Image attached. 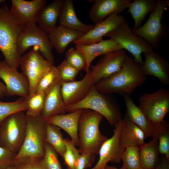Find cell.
Masks as SVG:
<instances>
[{
	"label": "cell",
	"instance_id": "cell-1",
	"mask_svg": "<svg viewBox=\"0 0 169 169\" xmlns=\"http://www.w3.org/2000/svg\"><path fill=\"white\" fill-rule=\"evenodd\" d=\"M141 64L127 55L120 69L111 76L94 84L97 90L103 94L118 93L130 95L146 80Z\"/></svg>",
	"mask_w": 169,
	"mask_h": 169
},
{
	"label": "cell",
	"instance_id": "cell-2",
	"mask_svg": "<svg viewBox=\"0 0 169 169\" xmlns=\"http://www.w3.org/2000/svg\"><path fill=\"white\" fill-rule=\"evenodd\" d=\"M24 25L12 16L5 3L0 7V51L5 62L17 70L21 57L18 52L17 43Z\"/></svg>",
	"mask_w": 169,
	"mask_h": 169
},
{
	"label": "cell",
	"instance_id": "cell-3",
	"mask_svg": "<svg viewBox=\"0 0 169 169\" xmlns=\"http://www.w3.org/2000/svg\"><path fill=\"white\" fill-rule=\"evenodd\" d=\"M103 116L100 114L88 109L82 110L78 125L79 152L98 154L102 144L108 138L102 134L100 124Z\"/></svg>",
	"mask_w": 169,
	"mask_h": 169
},
{
	"label": "cell",
	"instance_id": "cell-4",
	"mask_svg": "<svg viewBox=\"0 0 169 169\" xmlns=\"http://www.w3.org/2000/svg\"><path fill=\"white\" fill-rule=\"evenodd\" d=\"M88 109L96 112L105 117L109 123L115 125L122 120L120 108L115 102L100 93L93 85L86 96L75 104L67 105V112Z\"/></svg>",
	"mask_w": 169,
	"mask_h": 169
},
{
	"label": "cell",
	"instance_id": "cell-5",
	"mask_svg": "<svg viewBox=\"0 0 169 169\" xmlns=\"http://www.w3.org/2000/svg\"><path fill=\"white\" fill-rule=\"evenodd\" d=\"M169 5L168 0H157L154 10L142 26L133 30L134 33L145 41L154 49H158V43L168 34V27L161 23L164 11Z\"/></svg>",
	"mask_w": 169,
	"mask_h": 169
},
{
	"label": "cell",
	"instance_id": "cell-6",
	"mask_svg": "<svg viewBox=\"0 0 169 169\" xmlns=\"http://www.w3.org/2000/svg\"><path fill=\"white\" fill-rule=\"evenodd\" d=\"M32 46L37 48L44 58L54 64L53 47L48 34L41 29L36 21L24 25L18 38L17 50L21 55Z\"/></svg>",
	"mask_w": 169,
	"mask_h": 169
},
{
	"label": "cell",
	"instance_id": "cell-7",
	"mask_svg": "<svg viewBox=\"0 0 169 169\" xmlns=\"http://www.w3.org/2000/svg\"><path fill=\"white\" fill-rule=\"evenodd\" d=\"M27 125L24 111L9 115L0 123V146L17 154L25 138Z\"/></svg>",
	"mask_w": 169,
	"mask_h": 169
},
{
	"label": "cell",
	"instance_id": "cell-8",
	"mask_svg": "<svg viewBox=\"0 0 169 169\" xmlns=\"http://www.w3.org/2000/svg\"><path fill=\"white\" fill-rule=\"evenodd\" d=\"M26 117L27 125L25 138L15 158L24 156L43 157L45 153L44 142L46 122L41 115L37 117L26 115Z\"/></svg>",
	"mask_w": 169,
	"mask_h": 169
},
{
	"label": "cell",
	"instance_id": "cell-9",
	"mask_svg": "<svg viewBox=\"0 0 169 169\" xmlns=\"http://www.w3.org/2000/svg\"><path fill=\"white\" fill-rule=\"evenodd\" d=\"M105 36L114 40L124 49L130 52L136 63L141 65L143 62L141 54L153 49L143 39L133 33L126 21Z\"/></svg>",
	"mask_w": 169,
	"mask_h": 169
},
{
	"label": "cell",
	"instance_id": "cell-10",
	"mask_svg": "<svg viewBox=\"0 0 169 169\" xmlns=\"http://www.w3.org/2000/svg\"><path fill=\"white\" fill-rule=\"evenodd\" d=\"M138 106L155 125L161 123L169 112V92L161 88L155 92L142 94Z\"/></svg>",
	"mask_w": 169,
	"mask_h": 169
},
{
	"label": "cell",
	"instance_id": "cell-11",
	"mask_svg": "<svg viewBox=\"0 0 169 169\" xmlns=\"http://www.w3.org/2000/svg\"><path fill=\"white\" fill-rule=\"evenodd\" d=\"M54 65L53 64L46 60L34 47L24 56H21L20 66L22 73L28 81L29 95L35 93L38 82Z\"/></svg>",
	"mask_w": 169,
	"mask_h": 169
},
{
	"label": "cell",
	"instance_id": "cell-12",
	"mask_svg": "<svg viewBox=\"0 0 169 169\" xmlns=\"http://www.w3.org/2000/svg\"><path fill=\"white\" fill-rule=\"evenodd\" d=\"M122 120L114 126L112 136L101 146L98 153L99 160L90 169H104L109 162L119 163L121 161V156L125 148L122 139Z\"/></svg>",
	"mask_w": 169,
	"mask_h": 169
},
{
	"label": "cell",
	"instance_id": "cell-13",
	"mask_svg": "<svg viewBox=\"0 0 169 169\" xmlns=\"http://www.w3.org/2000/svg\"><path fill=\"white\" fill-rule=\"evenodd\" d=\"M127 54L124 49L108 52L90 68L94 84L117 72L121 68Z\"/></svg>",
	"mask_w": 169,
	"mask_h": 169
},
{
	"label": "cell",
	"instance_id": "cell-14",
	"mask_svg": "<svg viewBox=\"0 0 169 169\" xmlns=\"http://www.w3.org/2000/svg\"><path fill=\"white\" fill-rule=\"evenodd\" d=\"M0 78L5 83L6 96L18 95L27 98L29 95L28 80L22 73H19L5 62L0 61Z\"/></svg>",
	"mask_w": 169,
	"mask_h": 169
},
{
	"label": "cell",
	"instance_id": "cell-15",
	"mask_svg": "<svg viewBox=\"0 0 169 169\" xmlns=\"http://www.w3.org/2000/svg\"><path fill=\"white\" fill-rule=\"evenodd\" d=\"M116 12L103 21L95 24L94 28L82 37L73 43L75 45H89L103 40V37L126 21L124 17Z\"/></svg>",
	"mask_w": 169,
	"mask_h": 169
},
{
	"label": "cell",
	"instance_id": "cell-16",
	"mask_svg": "<svg viewBox=\"0 0 169 169\" xmlns=\"http://www.w3.org/2000/svg\"><path fill=\"white\" fill-rule=\"evenodd\" d=\"M86 72L84 77L79 81L62 83L61 94L67 105L75 104L84 99L94 84L90 68Z\"/></svg>",
	"mask_w": 169,
	"mask_h": 169
},
{
	"label": "cell",
	"instance_id": "cell-17",
	"mask_svg": "<svg viewBox=\"0 0 169 169\" xmlns=\"http://www.w3.org/2000/svg\"><path fill=\"white\" fill-rule=\"evenodd\" d=\"M144 60L141 65L145 76L157 78L165 85L169 84V64L168 62L153 49L143 53Z\"/></svg>",
	"mask_w": 169,
	"mask_h": 169
},
{
	"label": "cell",
	"instance_id": "cell-18",
	"mask_svg": "<svg viewBox=\"0 0 169 169\" xmlns=\"http://www.w3.org/2000/svg\"><path fill=\"white\" fill-rule=\"evenodd\" d=\"M9 10L12 16L20 23L25 25L36 21V17L39 11L45 6V0H12Z\"/></svg>",
	"mask_w": 169,
	"mask_h": 169
},
{
	"label": "cell",
	"instance_id": "cell-19",
	"mask_svg": "<svg viewBox=\"0 0 169 169\" xmlns=\"http://www.w3.org/2000/svg\"><path fill=\"white\" fill-rule=\"evenodd\" d=\"M89 13V17L92 22L96 24L105 19L112 13H120L127 8L131 0H93Z\"/></svg>",
	"mask_w": 169,
	"mask_h": 169
},
{
	"label": "cell",
	"instance_id": "cell-20",
	"mask_svg": "<svg viewBox=\"0 0 169 169\" xmlns=\"http://www.w3.org/2000/svg\"><path fill=\"white\" fill-rule=\"evenodd\" d=\"M123 96L126 106L125 116L143 131L146 138L152 137L157 125H155L148 119L135 104L130 95H124Z\"/></svg>",
	"mask_w": 169,
	"mask_h": 169
},
{
	"label": "cell",
	"instance_id": "cell-21",
	"mask_svg": "<svg viewBox=\"0 0 169 169\" xmlns=\"http://www.w3.org/2000/svg\"><path fill=\"white\" fill-rule=\"evenodd\" d=\"M82 112V110H79L67 114L56 115L46 119L45 121L62 129L69 136L75 146H79L78 125Z\"/></svg>",
	"mask_w": 169,
	"mask_h": 169
},
{
	"label": "cell",
	"instance_id": "cell-22",
	"mask_svg": "<svg viewBox=\"0 0 169 169\" xmlns=\"http://www.w3.org/2000/svg\"><path fill=\"white\" fill-rule=\"evenodd\" d=\"M60 80L45 93L44 106L41 116L45 120L56 115L64 114L67 105L64 102L61 94Z\"/></svg>",
	"mask_w": 169,
	"mask_h": 169
},
{
	"label": "cell",
	"instance_id": "cell-23",
	"mask_svg": "<svg viewBox=\"0 0 169 169\" xmlns=\"http://www.w3.org/2000/svg\"><path fill=\"white\" fill-rule=\"evenodd\" d=\"M58 18L59 25L85 34L94 26L84 23L79 19L72 0H64Z\"/></svg>",
	"mask_w": 169,
	"mask_h": 169
},
{
	"label": "cell",
	"instance_id": "cell-24",
	"mask_svg": "<svg viewBox=\"0 0 169 169\" xmlns=\"http://www.w3.org/2000/svg\"><path fill=\"white\" fill-rule=\"evenodd\" d=\"M64 0H54L51 3L44 7L36 17L38 26L43 31L49 33L56 27Z\"/></svg>",
	"mask_w": 169,
	"mask_h": 169
},
{
	"label": "cell",
	"instance_id": "cell-25",
	"mask_svg": "<svg viewBox=\"0 0 169 169\" xmlns=\"http://www.w3.org/2000/svg\"><path fill=\"white\" fill-rule=\"evenodd\" d=\"M75 48L85 57L87 63L86 71L90 69L92 62L97 57L110 51L123 49L116 42L110 38L91 44L75 45Z\"/></svg>",
	"mask_w": 169,
	"mask_h": 169
},
{
	"label": "cell",
	"instance_id": "cell-26",
	"mask_svg": "<svg viewBox=\"0 0 169 169\" xmlns=\"http://www.w3.org/2000/svg\"><path fill=\"white\" fill-rule=\"evenodd\" d=\"M85 33L59 25L48 34L52 45L58 53H64L68 45L80 38Z\"/></svg>",
	"mask_w": 169,
	"mask_h": 169
},
{
	"label": "cell",
	"instance_id": "cell-27",
	"mask_svg": "<svg viewBox=\"0 0 169 169\" xmlns=\"http://www.w3.org/2000/svg\"><path fill=\"white\" fill-rule=\"evenodd\" d=\"M139 156L142 169H154L158 164L159 151L157 138L139 147Z\"/></svg>",
	"mask_w": 169,
	"mask_h": 169
},
{
	"label": "cell",
	"instance_id": "cell-28",
	"mask_svg": "<svg viewBox=\"0 0 169 169\" xmlns=\"http://www.w3.org/2000/svg\"><path fill=\"white\" fill-rule=\"evenodd\" d=\"M157 3L156 0H134L131 2L127 12L130 13L134 20L133 30L141 26L146 15L155 9Z\"/></svg>",
	"mask_w": 169,
	"mask_h": 169
},
{
	"label": "cell",
	"instance_id": "cell-29",
	"mask_svg": "<svg viewBox=\"0 0 169 169\" xmlns=\"http://www.w3.org/2000/svg\"><path fill=\"white\" fill-rule=\"evenodd\" d=\"M122 136L125 148L131 146L139 147L145 143L144 132L125 116L122 120Z\"/></svg>",
	"mask_w": 169,
	"mask_h": 169
},
{
	"label": "cell",
	"instance_id": "cell-30",
	"mask_svg": "<svg viewBox=\"0 0 169 169\" xmlns=\"http://www.w3.org/2000/svg\"><path fill=\"white\" fill-rule=\"evenodd\" d=\"M44 141L50 145L60 156H63L66 150V145L60 128L46 123Z\"/></svg>",
	"mask_w": 169,
	"mask_h": 169
},
{
	"label": "cell",
	"instance_id": "cell-31",
	"mask_svg": "<svg viewBox=\"0 0 169 169\" xmlns=\"http://www.w3.org/2000/svg\"><path fill=\"white\" fill-rule=\"evenodd\" d=\"M152 138H157L159 152L169 160V125L167 120L157 125Z\"/></svg>",
	"mask_w": 169,
	"mask_h": 169
},
{
	"label": "cell",
	"instance_id": "cell-32",
	"mask_svg": "<svg viewBox=\"0 0 169 169\" xmlns=\"http://www.w3.org/2000/svg\"><path fill=\"white\" fill-rule=\"evenodd\" d=\"M123 169H142L140 162L139 147L131 146L126 147L121 156Z\"/></svg>",
	"mask_w": 169,
	"mask_h": 169
},
{
	"label": "cell",
	"instance_id": "cell-33",
	"mask_svg": "<svg viewBox=\"0 0 169 169\" xmlns=\"http://www.w3.org/2000/svg\"><path fill=\"white\" fill-rule=\"evenodd\" d=\"M26 98L20 97L15 101L5 102L0 100V123L12 114L20 111H26Z\"/></svg>",
	"mask_w": 169,
	"mask_h": 169
},
{
	"label": "cell",
	"instance_id": "cell-34",
	"mask_svg": "<svg viewBox=\"0 0 169 169\" xmlns=\"http://www.w3.org/2000/svg\"><path fill=\"white\" fill-rule=\"evenodd\" d=\"M45 96L44 92L35 93L26 98V115L37 117L41 115L44 106Z\"/></svg>",
	"mask_w": 169,
	"mask_h": 169
},
{
	"label": "cell",
	"instance_id": "cell-35",
	"mask_svg": "<svg viewBox=\"0 0 169 169\" xmlns=\"http://www.w3.org/2000/svg\"><path fill=\"white\" fill-rule=\"evenodd\" d=\"M60 80L57 67L54 65L38 82L35 93H45Z\"/></svg>",
	"mask_w": 169,
	"mask_h": 169
},
{
	"label": "cell",
	"instance_id": "cell-36",
	"mask_svg": "<svg viewBox=\"0 0 169 169\" xmlns=\"http://www.w3.org/2000/svg\"><path fill=\"white\" fill-rule=\"evenodd\" d=\"M43 157L24 156L15 158L13 165L16 169H46L43 163Z\"/></svg>",
	"mask_w": 169,
	"mask_h": 169
},
{
	"label": "cell",
	"instance_id": "cell-37",
	"mask_svg": "<svg viewBox=\"0 0 169 169\" xmlns=\"http://www.w3.org/2000/svg\"><path fill=\"white\" fill-rule=\"evenodd\" d=\"M65 60L72 67L79 71H87L86 59L83 53L76 48L71 47L65 53Z\"/></svg>",
	"mask_w": 169,
	"mask_h": 169
},
{
	"label": "cell",
	"instance_id": "cell-38",
	"mask_svg": "<svg viewBox=\"0 0 169 169\" xmlns=\"http://www.w3.org/2000/svg\"><path fill=\"white\" fill-rule=\"evenodd\" d=\"M44 146L45 153L43 161L46 169H62L56 151L45 141Z\"/></svg>",
	"mask_w": 169,
	"mask_h": 169
},
{
	"label": "cell",
	"instance_id": "cell-39",
	"mask_svg": "<svg viewBox=\"0 0 169 169\" xmlns=\"http://www.w3.org/2000/svg\"><path fill=\"white\" fill-rule=\"evenodd\" d=\"M66 150L62 156L68 169H74L75 163L80 153L71 139H64Z\"/></svg>",
	"mask_w": 169,
	"mask_h": 169
},
{
	"label": "cell",
	"instance_id": "cell-40",
	"mask_svg": "<svg viewBox=\"0 0 169 169\" xmlns=\"http://www.w3.org/2000/svg\"><path fill=\"white\" fill-rule=\"evenodd\" d=\"M59 76L62 83H68L75 81L79 71L69 64L65 59L57 67Z\"/></svg>",
	"mask_w": 169,
	"mask_h": 169
},
{
	"label": "cell",
	"instance_id": "cell-41",
	"mask_svg": "<svg viewBox=\"0 0 169 169\" xmlns=\"http://www.w3.org/2000/svg\"><path fill=\"white\" fill-rule=\"evenodd\" d=\"M16 153L0 146V169L13 165Z\"/></svg>",
	"mask_w": 169,
	"mask_h": 169
},
{
	"label": "cell",
	"instance_id": "cell-42",
	"mask_svg": "<svg viewBox=\"0 0 169 169\" xmlns=\"http://www.w3.org/2000/svg\"><path fill=\"white\" fill-rule=\"evenodd\" d=\"M96 155L89 153L80 154L74 166V169H86L95 162Z\"/></svg>",
	"mask_w": 169,
	"mask_h": 169
},
{
	"label": "cell",
	"instance_id": "cell-43",
	"mask_svg": "<svg viewBox=\"0 0 169 169\" xmlns=\"http://www.w3.org/2000/svg\"><path fill=\"white\" fill-rule=\"evenodd\" d=\"M154 169H169V160L165 157Z\"/></svg>",
	"mask_w": 169,
	"mask_h": 169
},
{
	"label": "cell",
	"instance_id": "cell-44",
	"mask_svg": "<svg viewBox=\"0 0 169 169\" xmlns=\"http://www.w3.org/2000/svg\"><path fill=\"white\" fill-rule=\"evenodd\" d=\"M6 96V90L5 84L0 81V99Z\"/></svg>",
	"mask_w": 169,
	"mask_h": 169
},
{
	"label": "cell",
	"instance_id": "cell-45",
	"mask_svg": "<svg viewBox=\"0 0 169 169\" xmlns=\"http://www.w3.org/2000/svg\"><path fill=\"white\" fill-rule=\"evenodd\" d=\"M104 169H123L121 168H117L116 167L111 166H110L107 165Z\"/></svg>",
	"mask_w": 169,
	"mask_h": 169
},
{
	"label": "cell",
	"instance_id": "cell-46",
	"mask_svg": "<svg viewBox=\"0 0 169 169\" xmlns=\"http://www.w3.org/2000/svg\"><path fill=\"white\" fill-rule=\"evenodd\" d=\"M2 169H16L15 167L13 165L8 166Z\"/></svg>",
	"mask_w": 169,
	"mask_h": 169
},
{
	"label": "cell",
	"instance_id": "cell-47",
	"mask_svg": "<svg viewBox=\"0 0 169 169\" xmlns=\"http://www.w3.org/2000/svg\"><path fill=\"white\" fill-rule=\"evenodd\" d=\"M5 1L3 0H0V5L2 3H3Z\"/></svg>",
	"mask_w": 169,
	"mask_h": 169
}]
</instances>
